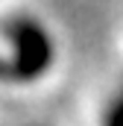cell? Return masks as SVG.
Instances as JSON below:
<instances>
[{
    "instance_id": "obj_2",
    "label": "cell",
    "mask_w": 123,
    "mask_h": 126,
    "mask_svg": "<svg viewBox=\"0 0 123 126\" xmlns=\"http://www.w3.org/2000/svg\"><path fill=\"white\" fill-rule=\"evenodd\" d=\"M97 126H123V76L117 79V85L108 91V97L103 100Z\"/></svg>"
},
{
    "instance_id": "obj_1",
    "label": "cell",
    "mask_w": 123,
    "mask_h": 126,
    "mask_svg": "<svg viewBox=\"0 0 123 126\" xmlns=\"http://www.w3.org/2000/svg\"><path fill=\"white\" fill-rule=\"evenodd\" d=\"M59 62V38L47 21L32 12L0 18V85L32 88L44 82Z\"/></svg>"
}]
</instances>
